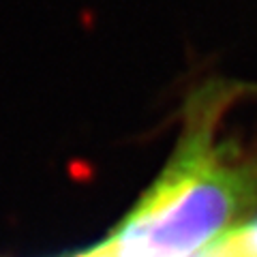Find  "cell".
I'll use <instances>...</instances> for the list:
<instances>
[{"mask_svg":"<svg viewBox=\"0 0 257 257\" xmlns=\"http://www.w3.org/2000/svg\"><path fill=\"white\" fill-rule=\"evenodd\" d=\"M257 206V161L193 131L103 244L84 257H191L240 227Z\"/></svg>","mask_w":257,"mask_h":257,"instance_id":"cell-1","label":"cell"},{"mask_svg":"<svg viewBox=\"0 0 257 257\" xmlns=\"http://www.w3.org/2000/svg\"><path fill=\"white\" fill-rule=\"evenodd\" d=\"M204 257H257V219L231 229Z\"/></svg>","mask_w":257,"mask_h":257,"instance_id":"cell-2","label":"cell"}]
</instances>
